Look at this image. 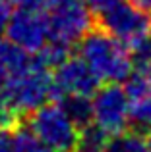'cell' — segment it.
Listing matches in <instances>:
<instances>
[{
  "label": "cell",
  "mask_w": 151,
  "mask_h": 152,
  "mask_svg": "<svg viewBox=\"0 0 151 152\" xmlns=\"http://www.w3.org/2000/svg\"><path fill=\"white\" fill-rule=\"evenodd\" d=\"M78 45L79 58L89 66V69L103 85L122 83L134 71L130 48L101 27L89 29Z\"/></svg>",
  "instance_id": "cell-1"
},
{
  "label": "cell",
  "mask_w": 151,
  "mask_h": 152,
  "mask_svg": "<svg viewBox=\"0 0 151 152\" xmlns=\"http://www.w3.org/2000/svg\"><path fill=\"white\" fill-rule=\"evenodd\" d=\"M58 100V91L50 69L37 62L33 54V64L18 73L6 75L4 102L19 115H29L37 108Z\"/></svg>",
  "instance_id": "cell-2"
},
{
  "label": "cell",
  "mask_w": 151,
  "mask_h": 152,
  "mask_svg": "<svg viewBox=\"0 0 151 152\" xmlns=\"http://www.w3.org/2000/svg\"><path fill=\"white\" fill-rule=\"evenodd\" d=\"M27 129L53 152H74L78 146L79 127L60 102H49L31 112Z\"/></svg>",
  "instance_id": "cell-3"
},
{
  "label": "cell",
  "mask_w": 151,
  "mask_h": 152,
  "mask_svg": "<svg viewBox=\"0 0 151 152\" xmlns=\"http://www.w3.org/2000/svg\"><path fill=\"white\" fill-rule=\"evenodd\" d=\"M50 41L64 46H74L95 27L93 10L85 0H54L47 8Z\"/></svg>",
  "instance_id": "cell-4"
},
{
  "label": "cell",
  "mask_w": 151,
  "mask_h": 152,
  "mask_svg": "<svg viewBox=\"0 0 151 152\" xmlns=\"http://www.w3.org/2000/svg\"><path fill=\"white\" fill-rule=\"evenodd\" d=\"M99 27L130 48L151 33V15L136 8L130 0H118L99 12Z\"/></svg>",
  "instance_id": "cell-5"
},
{
  "label": "cell",
  "mask_w": 151,
  "mask_h": 152,
  "mask_svg": "<svg viewBox=\"0 0 151 152\" xmlns=\"http://www.w3.org/2000/svg\"><path fill=\"white\" fill-rule=\"evenodd\" d=\"M91 115L93 123L107 135H116L128 129L130 112L128 98L118 83H105L91 94Z\"/></svg>",
  "instance_id": "cell-6"
},
{
  "label": "cell",
  "mask_w": 151,
  "mask_h": 152,
  "mask_svg": "<svg viewBox=\"0 0 151 152\" xmlns=\"http://www.w3.org/2000/svg\"><path fill=\"white\" fill-rule=\"evenodd\" d=\"M4 35L10 42H14L16 46L29 54L39 52L50 41L47 15L39 10H29V8H19L12 12Z\"/></svg>",
  "instance_id": "cell-7"
},
{
  "label": "cell",
  "mask_w": 151,
  "mask_h": 152,
  "mask_svg": "<svg viewBox=\"0 0 151 152\" xmlns=\"http://www.w3.org/2000/svg\"><path fill=\"white\" fill-rule=\"evenodd\" d=\"M54 85L58 91V98L60 96H87L101 87V81L95 77V73L89 69L81 58H64L56 67H54Z\"/></svg>",
  "instance_id": "cell-8"
},
{
  "label": "cell",
  "mask_w": 151,
  "mask_h": 152,
  "mask_svg": "<svg viewBox=\"0 0 151 152\" xmlns=\"http://www.w3.org/2000/svg\"><path fill=\"white\" fill-rule=\"evenodd\" d=\"M124 93L128 98L130 123L136 131L147 133L151 129V71L134 69L126 79Z\"/></svg>",
  "instance_id": "cell-9"
},
{
  "label": "cell",
  "mask_w": 151,
  "mask_h": 152,
  "mask_svg": "<svg viewBox=\"0 0 151 152\" xmlns=\"http://www.w3.org/2000/svg\"><path fill=\"white\" fill-rule=\"evenodd\" d=\"M33 64V54L21 50L8 39H0V69L6 75L18 73Z\"/></svg>",
  "instance_id": "cell-10"
},
{
  "label": "cell",
  "mask_w": 151,
  "mask_h": 152,
  "mask_svg": "<svg viewBox=\"0 0 151 152\" xmlns=\"http://www.w3.org/2000/svg\"><path fill=\"white\" fill-rule=\"evenodd\" d=\"M103 152H147L145 146V133L136 129H126L122 133L110 135Z\"/></svg>",
  "instance_id": "cell-11"
},
{
  "label": "cell",
  "mask_w": 151,
  "mask_h": 152,
  "mask_svg": "<svg viewBox=\"0 0 151 152\" xmlns=\"http://www.w3.org/2000/svg\"><path fill=\"white\" fill-rule=\"evenodd\" d=\"M58 102L62 104V108L68 112V115L76 121V125L79 129L93 121V115H91V98H87V96H60Z\"/></svg>",
  "instance_id": "cell-12"
},
{
  "label": "cell",
  "mask_w": 151,
  "mask_h": 152,
  "mask_svg": "<svg viewBox=\"0 0 151 152\" xmlns=\"http://www.w3.org/2000/svg\"><path fill=\"white\" fill-rule=\"evenodd\" d=\"M107 141H109V135L103 129H99L93 121L89 125L81 127L79 129V137H78V152H103Z\"/></svg>",
  "instance_id": "cell-13"
},
{
  "label": "cell",
  "mask_w": 151,
  "mask_h": 152,
  "mask_svg": "<svg viewBox=\"0 0 151 152\" xmlns=\"http://www.w3.org/2000/svg\"><path fill=\"white\" fill-rule=\"evenodd\" d=\"M130 54L134 60V69H149L151 71V33L130 46Z\"/></svg>",
  "instance_id": "cell-14"
},
{
  "label": "cell",
  "mask_w": 151,
  "mask_h": 152,
  "mask_svg": "<svg viewBox=\"0 0 151 152\" xmlns=\"http://www.w3.org/2000/svg\"><path fill=\"white\" fill-rule=\"evenodd\" d=\"M16 152H53L45 146L29 129H18V150Z\"/></svg>",
  "instance_id": "cell-15"
},
{
  "label": "cell",
  "mask_w": 151,
  "mask_h": 152,
  "mask_svg": "<svg viewBox=\"0 0 151 152\" xmlns=\"http://www.w3.org/2000/svg\"><path fill=\"white\" fill-rule=\"evenodd\" d=\"M18 150V127H0V152Z\"/></svg>",
  "instance_id": "cell-16"
},
{
  "label": "cell",
  "mask_w": 151,
  "mask_h": 152,
  "mask_svg": "<svg viewBox=\"0 0 151 152\" xmlns=\"http://www.w3.org/2000/svg\"><path fill=\"white\" fill-rule=\"evenodd\" d=\"M12 12H14V0H0V35L6 31Z\"/></svg>",
  "instance_id": "cell-17"
},
{
  "label": "cell",
  "mask_w": 151,
  "mask_h": 152,
  "mask_svg": "<svg viewBox=\"0 0 151 152\" xmlns=\"http://www.w3.org/2000/svg\"><path fill=\"white\" fill-rule=\"evenodd\" d=\"M53 2L54 0H14L18 8H29V10H39V12H45Z\"/></svg>",
  "instance_id": "cell-18"
},
{
  "label": "cell",
  "mask_w": 151,
  "mask_h": 152,
  "mask_svg": "<svg viewBox=\"0 0 151 152\" xmlns=\"http://www.w3.org/2000/svg\"><path fill=\"white\" fill-rule=\"evenodd\" d=\"M87 4H89V8L93 12H101V10H105V8H109V6H113L114 2H118V0H85Z\"/></svg>",
  "instance_id": "cell-19"
},
{
  "label": "cell",
  "mask_w": 151,
  "mask_h": 152,
  "mask_svg": "<svg viewBox=\"0 0 151 152\" xmlns=\"http://www.w3.org/2000/svg\"><path fill=\"white\" fill-rule=\"evenodd\" d=\"M130 2L136 8H140L141 12H145V14L151 15V0H130Z\"/></svg>",
  "instance_id": "cell-20"
},
{
  "label": "cell",
  "mask_w": 151,
  "mask_h": 152,
  "mask_svg": "<svg viewBox=\"0 0 151 152\" xmlns=\"http://www.w3.org/2000/svg\"><path fill=\"white\" fill-rule=\"evenodd\" d=\"M4 93H6V73L0 69V104H4Z\"/></svg>",
  "instance_id": "cell-21"
},
{
  "label": "cell",
  "mask_w": 151,
  "mask_h": 152,
  "mask_svg": "<svg viewBox=\"0 0 151 152\" xmlns=\"http://www.w3.org/2000/svg\"><path fill=\"white\" fill-rule=\"evenodd\" d=\"M145 146H147V152H151V129L145 133Z\"/></svg>",
  "instance_id": "cell-22"
},
{
  "label": "cell",
  "mask_w": 151,
  "mask_h": 152,
  "mask_svg": "<svg viewBox=\"0 0 151 152\" xmlns=\"http://www.w3.org/2000/svg\"><path fill=\"white\" fill-rule=\"evenodd\" d=\"M74 152H78V150H74Z\"/></svg>",
  "instance_id": "cell-23"
}]
</instances>
